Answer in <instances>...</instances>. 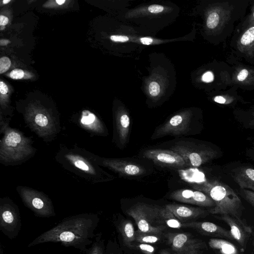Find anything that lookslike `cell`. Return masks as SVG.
Here are the masks:
<instances>
[{"mask_svg": "<svg viewBox=\"0 0 254 254\" xmlns=\"http://www.w3.org/2000/svg\"><path fill=\"white\" fill-rule=\"evenodd\" d=\"M117 130L120 142L123 145L127 142L130 127V119L125 112L121 113L117 119Z\"/></svg>", "mask_w": 254, "mask_h": 254, "instance_id": "cell-15", "label": "cell"}, {"mask_svg": "<svg viewBox=\"0 0 254 254\" xmlns=\"http://www.w3.org/2000/svg\"></svg>", "mask_w": 254, "mask_h": 254, "instance_id": "cell-46", "label": "cell"}, {"mask_svg": "<svg viewBox=\"0 0 254 254\" xmlns=\"http://www.w3.org/2000/svg\"><path fill=\"white\" fill-rule=\"evenodd\" d=\"M143 156L155 164L163 167L181 168L186 166L183 158L171 149H148L143 152Z\"/></svg>", "mask_w": 254, "mask_h": 254, "instance_id": "cell-8", "label": "cell"}, {"mask_svg": "<svg viewBox=\"0 0 254 254\" xmlns=\"http://www.w3.org/2000/svg\"><path fill=\"white\" fill-rule=\"evenodd\" d=\"M209 247L218 251L221 254H239L237 249L232 243L220 239H211L209 240Z\"/></svg>", "mask_w": 254, "mask_h": 254, "instance_id": "cell-17", "label": "cell"}, {"mask_svg": "<svg viewBox=\"0 0 254 254\" xmlns=\"http://www.w3.org/2000/svg\"><path fill=\"white\" fill-rule=\"evenodd\" d=\"M160 91V87L159 84L155 82H151L149 85V92L152 96H157Z\"/></svg>", "mask_w": 254, "mask_h": 254, "instance_id": "cell-28", "label": "cell"}, {"mask_svg": "<svg viewBox=\"0 0 254 254\" xmlns=\"http://www.w3.org/2000/svg\"><path fill=\"white\" fill-rule=\"evenodd\" d=\"M148 10L151 13H157L162 12L164 7L159 4H152L148 7Z\"/></svg>", "mask_w": 254, "mask_h": 254, "instance_id": "cell-31", "label": "cell"}, {"mask_svg": "<svg viewBox=\"0 0 254 254\" xmlns=\"http://www.w3.org/2000/svg\"><path fill=\"white\" fill-rule=\"evenodd\" d=\"M1 28H0V30H2L4 29L5 28V26H0Z\"/></svg>", "mask_w": 254, "mask_h": 254, "instance_id": "cell-45", "label": "cell"}, {"mask_svg": "<svg viewBox=\"0 0 254 254\" xmlns=\"http://www.w3.org/2000/svg\"><path fill=\"white\" fill-rule=\"evenodd\" d=\"M171 211L165 207L137 203L127 211L135 221L138 230L144 233L161 235L166 229V220Z\"/></svg>", "mask_w": 254, "mask_h": 254, "instance_id": "cell-3", "label": "cell"}, {"mask_svg": "<svg viewBox=\"0 0 254 254\" xmlns=\"http://www.w3.org/2000/svg\"><path fill=\"white\" fill-rule=\"evenodd\" d=\"M183 227L192 228L199 233L213 237L226 238L233 240L230 231L210 222L191 221L183 223Z\"/></svg>", "mask_w": 254, "mask_h": 254, "instance_id": "cell-11", "label": "cell"}, {"mask_svg": "<svg viewBox=\"0 0 254 254\" xmlns=\"http://www.w3.org/2000/svg\"><path fill=\"white\" fill-rule=\"evenodd\" d=\"M36 124L39 126L44 127L48 124V119L47 117L42 114H37L35 118Z\"/></svg>", "mask_w": 254, "mask_h": 254, "instance_id": "cell-29", "label": "cell"}, {"mask_svg": "<svg viewBox=\"0 0 254 254\" xmlns=\"http://www.w3.org/2000/svg\"><path fill=\"white\" fill-rule=\"evenodd\" d=\"M140 41L142 44L149 45L152 43L153 39L148 37H142L140 38Z\"/></svg>", "mask_w": 254, "mask_h": 254, "instance_id": "cell-37", "label": "cell"}, {"mask_svg": "<svg viewBox=\"0 0 254 254\" xmlns=\"http://www.w3.org/2000/svg\"><path fill=\"white\" fill-rule=\"evenodd\" d=\"M233 177L241 189L254 187V169L249 167H240L234 170Z\"/></svg>", "mask_w": 254, "mask_h": 254, "instance_id": "cell-14", "label": "cell"}, {"mask_svg": "<svg viewBox=\"0 0 254 254\" xmlns=\"http://www.w3.org/2000/svg\"><path fill=\"white\" fill-rule=\"evenodd\" d=\"M248 75V71L246 69H242L238 74L237 78L239 81H242L244 80Z\"/></svg>", "mask_w": 254, "mask_h": 254, "instance_id": "cell-35", "label": "cell"}, {"mask_svg": "<svg viewBox=\"0 0 254 254\" xmlns=\"http://www.w3.org/2000/svg\"><path fill=\"white\" fill-rule=\"evenodd\" d=\"M74 165L78 168L83 171H87L89 169V167L86 164L80 160H75L74 162Z\"/></svg>", "mask_w": 254, "mask_h": 254, "instance_id": "cell-34", "label": "cell"}, {"mask_svg": "<svg viewBox=\"0 0 254 254\" xmlns=\"http://www.w3.org/2000/svg\"><path fill=\"white\" fill-rule=\"evenodd\" d=\"M214 101L219 104H225L226 103V99L222 96H217L214 97Z\"/></svg>", "mask_w": 254, "mask_h": 254, "instance_id": "cell-38", "label": "cell"}, {"mask_svg": "<svg viewBox=\"0 0 254 254\" xmlns=\"http://www.w3.org/2000/svg\"><path fill=\"white\" fill-rule=\"evenodd\" d=\"M171 199L176 201L198 205L201 207H213L214 201L207 194L199 190L180 189L173 191L169 195Z\"/></svg>", "mask_w": 254, "mask_h": 254, "instance_id": "cell-9", "label": "cell"}, {"mask_svg": "<svg viewBox=\"0 0 254 254\" xmlns=\"http://www.w3.org/2000/svg\"><path fill=\"white\" fill-rule=\"evenodd\" d=\"M24 72L23 70L15 68L12 70L9 74L10 77L13 79H20L23 77Z\"/></svg>", "mask_w": 254, "mask_h": 254, "instance_id": "cell-30", "label": "cell"}, {"mask_svg": "<svg viewBox=\"0 0 254 254\" xmlns=\"http://www.w3.org/2000/svg\"><path fill=\"white\" fill-rule=\"evenodd\" d=\"M165 207L182 223L194 219L203 217L209 214L208 210L179 204H169Z\"/></svg>", "mask_w": 254, "mask_h": 254, "instance_id": "cell-12", "label": "cell"}, {"mask_svg": "<svg viewBox=\"0 0 254 254\" xmlns=\"http://www.w3.org/2000/svg\"><path fill=\"white\" fill-rule=\"evenodd\" d=\"M171 150L179 154L186 165L194 167H199L215 159L218 154L209 146L187 141L176 142Z\"/></svg>", "mask_w": 254, "mask_h": 254, "instance_id": "cell-4", "label": "cell"}, {"mask_svg": "<svg viewBox=\"0 0 254 254\" xmlns=\"http://www.w3.org/2000/svg\"><path fill=\"white\" fill-rule=\"evenodd\" d=\"M7 86L2 81L0 82V92L1 94H5L8 92Z\"/></svg>", "mask_w": 254, "mask_h": 254, "instance_id": "cell-36", "label": "cell"}, {"mask_svg": "<svg viewBox=\"0 0 254 254\" xmlns=\"http://www.w3.org/2000/svg\"><path fill=\"white\" fill-rule=\"evenodd\" d=\"M165 237L173 254H201L206 246L188 233H169Z\"/></svg>", "mask_w": 254, "mask_h": 254, "instance_id": "cell-5", "label": "cell"}, {"mask_svg": "<svg viewBox=\"0 0 254 254\" xmlns=\"http://www.w3.org/2000/svg\"><path fill=\"white\" fill-rule=\"evenodd\" d=\"M166 226L172 228L180 229L183 226V223L178 220L172 213L167 217L165 221Z\"/></svg>", "mask_w": 254, "mask_h": 254, "instance_id": "cell-21", "label": "cell"}, {"mask_svg": "<svg viewBox=\"0 0 254 254\" xmlns=\"http://www.w3.org/2000/svg\"><path fill=\"white\" fill-rule=\"evenodd\" d=\"M0 254H3V250L2 249V246L1 245L0 248Z\"/></svg>", "mask_w": 254, "mask_h": 254, "instance_id": "cell-43", "label": "cell"}, {"mask_svg": "<svg viewBox=\"0 0 254 254\" xmlns=\"http://www.w3.org/2000/svg\"><path fill=\"white\" fill-rule=\"evenodd\" d=\"M11 65L10 59L6 57H2L0 59V73L6 71Z\"/></svg>", "mask_w": 254, "mask_h": 254, "instance_id": "cell-26", "label": "cell"}, {"mask_svg": "<svg viewBox=\"0 0 254 254\" xmlns=\"http://www.w3.org/2000/svg\"><path fill=\"white\" fill-rule=\"evenodd\" d=\"M190 118L189 114H177L156 129L151 138L154 139L169 135L185 134L190 130Z\"/></svg>", "mask_w": 254, "mask_h": 254, "instance_id": "cell-7", "label": "cell"}, {"mask_svg": "<svg viewBox=\"0 0 254 254\" xmlns=\"http://www.w3.org/2000/svg\"><path fill=\"white\" fill-rule=\"evenodd\" d=\"M9 42V41L7 40L2 39L0 40V43L1 46H4L7 45Z\"/></svg>", "mask_w": 254, "mask_h": 254, "instance_id": "cell-40", "label": "cell"}, {"mask_svg": "<svg viewBox=\"0 0 254 254\" xmlns=\"http://www.w3.org/2000/svg\"><path fill=\"white\" fill-rule=\"evenodd\" d=\"M159 254H170V253L166 250H163Z\"/></svg>", "mask_w": 254, "mask_h": 254, "instance_id": "cell-42", "label": "cell"}, {"mask_svg": "<svg viewBox=\"0 0 254 254\" xmlns=\"http://www.w3.org/2000/svg\"><path fill=\"white\" fill-rule=\"evenodd\" d=\"M131 248L137 249L144 254H153L155 251L154 247L149 244L144 243L132 245Z\"/></svg>", "mask_w": 254, "mask_h": 254, "instance_id": "cell-23", "label": "cell"}, {"mask_svg": "<svg viewBox=\"0 0 254 254\" xmlns=\"http://www.w3.org/2000/svg\"><path fill=\"white\" fill-rule=\"evenodd\" d=\"M98 222V216L92 213L65 218L35 238L28 247L46 243H60L64 247H73L85 252L87 247L93 242L94 231Z\"/></svg>", "mask_w": 254, "mask_h": 254, "instance_id": "cell-1", "label": "cell"}, {"mask_svg": "<svg viewBox=\"0 0 254 254\" xmlns=\"http://www.w3.org/2000/svg\"><path fill=\"white\" fill-rule=\"evenodd\" d=\"M57 3L59 5H62L65 2V0H57Z\"/></svg>", "mask_w": 254, "mask_h": 254, "instance_id": "cell-41", "label": "cell"}, {"mask_svg": "<svg viewBox=\"0 0 254 254\" xmlns=\"http://www.w3.org/2000/svg\"><path fill=\"white\" fill-rule=\"evenodd\" d=\"M161 240L160 235L150 233H144L137 230L135 232V242L153 244L159 242Z\"/></svg>", "mask_w": 254, "mask_h": 254, "instance_id": "cell-18", "label": "cell"}, {"mask_svg": "<svg viewBox=\"0 0 254 254\" xmlns=\"http://www.w3.org/2000/svg\"><path fill=\"white\" fill-rule=\"evenodd\" d=\"M21 228V220L17 207L9 202L0 207V230L10 240L15 238Z\"/></svg>", "mask_w": 254, "mask_h": 254, "instance_id": "cell-6", "label": "cell"}, {"mask_svg": "<svg viewBox=\"0 0 254 254\" xmlns=\"http://www.w3.org/2000/svg\"><path fill=\"white\" fill-rule=\"evenodd\" d=\"M103 241L101 239V235L95 237V240L90 247L85 251V254H105Z\"/></svg>", "mask_w": 254, "mask_h": 254, "instance_id": "cell-19", "label": "cell"}, {"mask_svg": "<svg viewBox=\"0 0 254 254\" xmlns=\"http://www.w3.org/2000/svg\"><path fill=\"white\" fill-rule=\"evenodd\" d=\"M9 1H10V0H3V2L4 4H6V3L9 2Z\"/></svg>", "mask_w": 254, "mask_h": 254, "instance_id": "cell-44", "label": "cell"}, {"mask_svg": "<svg viewBox=\"0 0 254 254\" xmlns=\"http://www.w3.org/2000/svg\"><path fill=\"white\" fill-rule=\"evenodd\" d=\"M106 164L114 170L126 176H140L145 171L142 166L126 160H110Z\"/></svg>", "mask_w": 254, "mask_h": 254, "instance_id": "cell-13", "label": "cell"}, {"mask_svg": "<svg viewBox=\"0 0 254 254\" xmlns=\"http://www.w3.org/2000/svg\"><path fill=\"white\" fill-rule=\"evenodd\" d=\"M215 217L227 224L230 228V231L234 240L241 246H245L252 233L250 226L244 222L243 220L238 219L228 215L215 216Z\"/></svg>", "mask_w": 254, "mask_h": 254, "instance_id": "cell-10", "label": "cell"}, {"mask_svg": "<svg viewBox=\"0 0 254 254\" xmlns=\"http://www.w3.org/2000/svg\"><path fill=\"white\" fill-rule=\"evenodd\" d=\"M20 135L14 131L9 132L5 139V143L8 147H16L21 141Z\"/></svg>", "mask_w": 254, "mask_h": 254, "instance_id": "cell-20", "label": "cell"}, {"mask_svg": "<svg viewBox=\"0 0 254 254\" xmlns=\"http://www.w3.org/2000/svg\"><path fill=\"white\" fill-rule=\"evenodd\" d=\"M219 17L216 12L211 13L207 17L206 25L208 28L214 29L219 23Z\"/></svg>", "mask_w": 254, "mask_h": 254, "instance_id": "cell-24", "label": "cell"}, {"mask_svg": "<svg viewBox=\"0 0 254 254\" xmlns=\"http://www.w3.org/2000/svg\"><path fill=\"white\" fill-rule=\"evenodd\" d=\"M254 41V27L248 29L242 35L241 43L243 45H248Z\"/></svg>", "mask_w": 254, "mask_h": 254, "instance_id": "cell-22", "label": "cell"}, {"mask_svg": "<svg viewBox=\"0 0 254 254\" xmlns=\"http://www.w3.org/2000/svg\"><path fill=\"white\" fill-rule=\"evenodd\" d=\"M110 39L113 41L119 42H126L129 40L128 37L123 35H112Z\"/></svg>", "mask_w": 254, "mask_h": 254, "instance_id": "cell-32", "label": "cell"}, {"mask_svg": "<svg viewBox=\"0 0 254 254\" xmlns=\"http://www.w3.org/2000/svg\"><path fill=\"white\" fill-rule=\"evenodd\" d=\"M240 192L243 198L254 208V191L247 189H241Z\"/></svg>", "mask_w": 254, "mask_h": 254, "instance_id": "cell-25", "label": "cell"}, {"mask_svg": "<svg viewBox=\"0 0 254 254\" xmlns=\"http://www.w3.org/2000/svg\"><path fill=\"white\" fill-rule=\"evenodd\" d=\"M8 22V18L3 15H1L0 16V26H5Z\"/></svg>", "mask_w": 254, "mask_h": 254, "instance_id": "cell-39", "label": "cell"}, {"mask_svg": "<svg viewBox=\"0 0 254 254\" xmlns=\"http://www.w3.org/2000/svg\"><path fill=\"white\" fill-rule=\"evenodd\" d=\"M118 229L121 234L124 245L131 248L135 240V232L131 221L125 220L121 222L118 226Z\"/></svg>", "mask_w": 254, "mask_h": 254, "instance_id": "cell-16", "label": "cell"}, {"mask_svg": "<svg viewBox=\"0 0 254 254\" xmlns=\"http://www.w3.org/2000/svg\"><path fill=\"white\" fill-rule=\"evenodd\" d=\"M194 188L207 194L215 206L208 209L213 215H228L243 220L244 209L242 202L235 191L228 185L217 180H207L194 185Z\"/></svg>", "mask_w": 254, "mask_h": 254, "instance_id": "cell-2", "label": "cell"}, {"mask_svg": "<svg viewBox=\"0 0 254 254\" xmlns=\"http://www.w3.org/2000/svg\"><path fill=\"white\" fill-rule=\"evenodd\" d=\"M96 119L95 116L89 112H86L81 119V123L84 125H91L94 122Z\"/></svg>", "mask_w": 254, "mask_h": 254, "instance_id": "cell-27", "label": "cell"}, {"mask_svg": "<svg viewBox=\"0 0 254 254\" xmlns=\"http://www.w3.org/2000/svg\"><path fill=\"white\" fill-rule=\"evenodd\" d=\"M214 79V75L212 72L207 71L202 76V80L205 82H211Z\"/></svg>", "mask_w": 254, "mask_h": 254, "instance_id": "cell-33", "label": "cell"}]
</instances>
